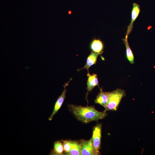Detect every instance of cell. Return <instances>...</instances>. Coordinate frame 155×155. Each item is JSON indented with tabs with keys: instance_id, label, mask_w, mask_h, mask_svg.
Instances as JSON below:
<instances>
[{
	"instance_id": "obj_14",
	"label": "cell",
	"mask_w": 155,
	"mask_h": 155,
	"mask_svg": "<svg viewBox=\"0 0 155 155\" xmlns=\"http://www.w3.org/2000/svg\"><path fill=\"white\" fill-rule=\"evenodd\" d=\"M63 144L64 150L66 154L70 151L71 146V140H61Z\"/></svg>"
},
{
	"instance_id": "obj_4",
	"label": "cell",
	"mask_w": 155,
	"mask_h": 155,
	"mask_svg": "<svg viewBox=\"0 0 155 155\" xmlns=\"http://www.w3.org/2000/svg\"><path fill=\"white\" fill-rule=\"evenodd\" d=\"M70 80L68 82L66 83L63 85L64 87L63 91L61 95L59 96L55 103L53 112L49 118V120L51 121L52 119L53 116L57 113L61 107L66 96L65 94L67 91L65 89V88L68 85Z\"/></svg>"
},
{
	"instance_id": "obj_8",
	"label": "cell",
	"mask_w": 155,
	"mask_h": 155,
	"mask_svg": "<svg viewBox=\"0 0 155 155\" xmlns=\"http://www.w3.org/2000/svg\"><path fill=\"white\" fill-rule=\"evenodd\" d=\"M87 76L88 79L87 82V86L86 88L87 90V95L89 91L91 92L96 86H98L99 85L97 74L93 73L90 75L89 72L88 73Z\"/></svg>"
},
{
	"instance_id": "obj_9",
	"label": "cell",
	"mask_w": 155,
	"mask_h": 155,
	"mask_svg": "<svg viewBox=\"0 0 155 155\" xmlns=\"http://www.w3.org/2000/svg\"><path fill=\"white\" fill-rule=\"evenodd\" d=\"M108 92H103L102 88L94 100L95 102L104 107L108 102Z\"/></svg>"
},
{
	"instance_id": "obj_3",
	"label": "cell",
	"mask_w": 155,
	"mask_h": 155,
	"mask_svg": "<svg viewBox=\"0 0 155 155\" xmlns=\"http://www.w3.org/2000/svg\"><path fill=\"white\" fill-rule=\"evenodd\" d=\"M102 124L97 123L93 129L92 135L90 141L94 155H98L100 148Z\"/></svg>"
},
{
	"instance_id": "obj_1",
	"label": "cell",
	"mask_w": 155,
	"mask_h": 155,
	"mask_svg": "<svg viewBox=\"0 0 155 155\" xmlns=\"http://www.w3.org/2000/svg\"><path fill=\"white\" fill-rule=\"evenodd\" d=\"M68 106L69 111L77 119L85 123L102 119L108 115L104 111L102 112L98 111L93 106H83L69 104Z\"/></svg>"
},
{
	"instance_id": "obj_2",
	"label": "cell",
	"mask_w": 155,
	"mask_h": 155,
	"mask_svg": "<svg viewBox=\"0 0 155 155\" xmlns=\"http://www.w3.org/2000/svg\"><path fill=\"white\" fill-rule=\"evenodd\" d=\"M108 98L107 103L104 107V111H115L118 107L122 98L126 96L124 90L119 88L111 92H108Z\"/></svg>"
},
{
	"instance_id": "obj_11",
	"label": "cell",
	"mask_w": 155,
	"mask_h": 155,
	"mask_svg": "<svg viewBox=\"0 0 155 155\" xmlns=\"http://www.w3.org/2000/svg\"><path fill=\"white\" fill-rule=\"evenodd\" d=\"M67 154L70 155H82L81 147L80 143L75 141H71V149Z\"/></svg>"
},
{
	"instance_id": "obj_7",
	"label": "cell",
	"mask_w": 155,
	"mask_h": 155,
	"mask_svg": "<svg viewBox=\"0 0 155 155\" xmlns=\"http://www.w3.org/2000/svg\"><path fill=\"white\" fill-rule=\"evenodd\" d=\"M90 47L92 51L100 55L103 53L104 44L100 39L94 38L90 44Z\"/></svg>"
},
{
	"instance_id": "obj_12",
	"label": "cell",
	"mask_w": 155,
	"mask_h": 155,
	"mask_svg": "<svg viewBox=\"0 0 155 155\" xmlns=\"http://www.w3.org/2000/svg\"><path fill=\"white\" fill-rule=\"evenodd\" d=\"M128 36L126 35L124 38L123 39L126 48V55L128 60L130 63L133 64L134 63V57L132 51L130 48L127 41Z\"/></svg>"
},
{
	"instance_id": "obj_5",
	"label": "cell",
	"mask_w": 155,
	"mask_h": 155,
	"mask_svg": "<svg viewBox=\"0 0 155 155\" xmlns=\"http://www.w3.org/2000/svg\"><path fill=\"white\" fill-rule=\"evenodd\" d=\"M133 7L131 11V22L128 27L126 35H128L131 32L133 28V25L134 21L135 20L140 12L139 5L134 3L133 4Z\"/></svg>"
},
{
	"instance_id": "obj_13",
	"label": "cell",
	"mask_w": 155,
	"mask_h": 155,
	"mask_svg": "<svg viewBox=\"0 0 155 155\" xmlns=\"http://www.w3.org/2000/svg\"><path fill=\"white\" fill-rule=\"evenodd\" d=\"M54 152L58 154H62L64 150L63 144L60 141H56L54 143Z\"/></svg>"
},
{
	"instance_id": "obj_6",
	"label": "cell",
	"mask_w": 155,
	"mask_h": 155,
	"mask_svg": "<svg viewBox=\"0 0 155 155\" xmlns=\"http://www.w3.org/2000/svg\"><path fill=\"white\" fill-rule=\"evenodd\" d=\"M80 143L82 155H94L90 140H82Z\"/></svg>"
},
{
	"instance_id": "obj_10",
	"label": "cell",
	"mask_w": 155,
	"mask_h": 155,
	"mask_svg": "<svg viewBox=\"0 0 155 155\" xmlns=\"http://www.w3.org/2000/svg\"><path fill=\"white\" fill-rule=\"evenodd\" d=\"M99 54L94 53L92 51L91 53L88 56L86 65L84 67L80 69H78V71L81 70L86 69L87 70L88 73H89V68L94 64H96L97 61V58Z\"/></svg>"
}]
</instances>
